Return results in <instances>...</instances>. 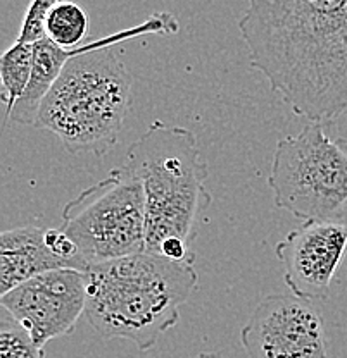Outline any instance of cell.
I'll return each instance as SVG.
<instances>
[{"mask_svg":"<svg viewBox=\"0 0 347 358\" xmlns=\"http://www.w3.org/2000/svg\"><path fill=\"white\" fill-rule=\"evenodd\" d=\"M61 229L87 268L145 250V192L139 176L116 167L62 208Z\"/></svg>","mask_w":347,"mask_h":358,"instance_id":"cell-6","label":"cell"},{"mask_svg":"<svg viewBox=\"0 0 347 358\" xmlns=\"http://www.w3.org/2000/svg\"><path fill=\"white\" fill-rule=\"evenodd\" d=\"M268 186L275 207L301 221H341L347 210V141L309 122L277 143Z\"/></svg>","mask_w":347,"mask_h":358,"instance_id":"cell-5","label":"cell"},{"mask_svg":"<svg viewBox=\"0 0 347 358\" xmlns=\"http://www.w3.org/2000/svg\"><path fill=\"white\" fill-rule=\"evenodd\" d=\"M33 69V43L14 42L0 59V80H2V100L6 103V124L9 115L29 83Z\"/></svg>","mask_w":347,"mask_h":358,"instance_id":"cell-11","label":"cell"},{"mask_svg":"<svg viewBox=\"0 0 347 358\" xmlns=\"http://www.w3.org/2000/svg\"><path fill=\"white\" fill-rule=\"evenodd\" d=\"M88 324L104 339H126L149 352L180 320V308L199 286L192 262L144 252L85 271Z\"/></svg>","mask_w":347,"mask_h":358,"instance_id":"cell-3","label":"cell"},{"mask_svg":"<svg viewBox=\"0 0 347 358\" xmlns=\"http://www.w3.org/2000/svg\"><path fill=\"white\" fill-rule=\"evenodd\" d=\"M249 64L309 122L347 112V0H249L238 20Z\"/></svg>","mask_w":347,"mask_h":358,"instance_id":"cell-1","label":"cell"},{"mask_svg":"<svg viewBox=\"0 0 347 358\" xmlns=\"http://www.w3.org/2000/svg\"><path fill=\"white\" fill-rule=\"evenodd\" d=\"M249 358H328L322 313L294 293L264 296L240 331Z\"/></svg>","mask_w":347,"mask_h":358,"instance_id":"cell-7","label":"cell"},{"mask_svg":"<svg viewBox=\"0 0 347 358\" xmlns=\"http://www.w3.org/2000/svg\"><path fill=\"white\" fill-rule=\"evenodd\" d=\"M90 20L78 3L62 0L50 10L47 20V38L62 48H76L87 38Z\"/></svg>","mask_w":347,"mask_h":358,"instance_id":"cell-12","label":"cell"},{"mask_svg":"<svg viewBox=\"0 0 347 358\" xmlns=\"http://www.w3.org/2000/svg\"><path fill=\"white\" fill-rule=\"evenodd\" d=\"M0 303L39 346L74 331L87 308L85 271L57 268L0 294Z\"/></svg>","mask_w":347,"mask_h":358,"instance_id":"cell-8","label":"cell"},{"mask_svg":"<svg viewBox=\"0 0 347 358\" xmlns=\"http://www.w3.org/2000/svg\"><path fill=\"white\" fill-rule=\"evenodd\" d=\"M347 252V224L308 221L275 246L290 293L304 300H325Z\"/></svg>","mask_w":347,"mask_h":358,"instance_id":"cell-9","label":"cell"},{"mask_svg":"<svg viewBox=\"0 0 347 358\" xmlns=\"http://www.w3.org/2000/svg\"><path fill=\"white\" fill-rule=\"evenodd\" d=\"M197 358H225V357L218 352H203L197 355Z\"/></svg>","mask_w":347,"mask_h":358,"instance_id":"cell-15","label":"cell"},{"mask_svg":"<svg viewBox=\"0 0 347 358\" xmlns=\"http://www.w3.org/2000/svg\"><path fill=\"white\" fill-rule=\"evenodd\" d=\"M0 358H47L43 346L7 310L0 317Z\"/></svg>","mask_w":347,"mask_h":358,"instance_id":"cell-13","label":"cell"},{"mask_svg":"<svg viewBox=\"0 0 347 358\" xmlns=\"http://www.w3.org/2000/svg\"><path fill=\"white\" fill-rule=\"evenodd\" d=\"M57 268L69 267L47 245L42 227H14L0 234V294Z\"/></svg>","mask_w":347,"mask_h":358,"instance_id":"cell-10","label":"cell"},{"mask_svg":"<svg viewBox=\"0 0 347 358\" xmlns=\"http://www.w3.org/2000/svg\"><path fill=\"white\" fill-rule=\"evenodd\" d=\"M123 166L144 182L145 250L159 253L171 240L190 243L197 219L211 205L209 167L196 134L154 121L130 145Z\"/></svg>","mask_w":347,"mask_h":358,"instance_id":"cell-4","label":"cell"},{"mask_svg":"<svg viewBox=\"0 0 347 358\" xmlns=\"http://www.w3.org/2000/svg\"><path fill=\"white\" fill-rule=\"evenodd\" d=\"M62 0H32L26 9L23 22H21L18 42L36 43L47 38V20L50 10Z\"/></svg>","mask_w":347,"mask_h":358,"instance_id":"cell-14","label":"cell"},{"mask_svg":"<svg viewBox=\"0 0 347 358\" xmlns=\"http://www.w3.org/2000/svg\"><path fill=\"white\" fill-rule=\"evenodd\" d=\"M171 13L152 14L133 28L81 43L43 99L35 128L54 133L69 154L104 155L118 141L132 103L133 78L111 50L142 35H175Z\"/></svg>","mask_w":347,"mask_h":358,"instance_id":"cell-2","label":"cell"}]
</instances>
